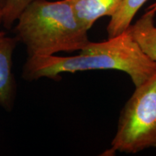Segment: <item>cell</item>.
Instances as JSON below:
<instances>
[{
	"label": "cell",
	"mask_w": 156,
	"mask_h": 156,
	"mask_svg": "<svg viewBox=\"0 0 156 156\" xmlns=\"http://www.w3.org/2000/svg\"><path fill=\"white\" fill-rule=\"evenodd\" d=\"M4 3H5V1H4V0H0V25L2 24Z\"/></svg>",
	"instance_id": "9"
},
{
	"label": "cell",
	"mask_w": 156,
	"mask_h": 156,
	"mask_svg": "<svg viewBox=\"0 0 156 156\" xmlns=\"http://www.w3.org/2000/svg\"><path fill=\"white\" fill-rule=\"evenodd\" d=\"M155 15L147 10L134 24L130 25L128 30L137 42L143 51L156 62V26Z\"/></svg>",
	"instance_id": "6"
},
{
	"label": "cell",
	"mask_w": 156,
	"mask_h": 156,
	"mask_svg": "<svg viewBox=\"0 0 156 156\" xmlns=\"http://www.w3.org/2000/svg\"><path fill=\"white\" fill-rule=\"evenodd\" d=\"M82 25L90 30L101 17H112L123 0H66Z\"/></svg>",
	"instance_id": "5"
},
{
	"label": "cell",
	"mask_w": 156,
	"mask_h": 156,
	"mask_svg": "<svg viewBox=\"0 0 156 156\" xmlns=\"http://www.w3.org/2000/svg\"><path fill=\"white\" fill-rule=\"evenodd\" d=\"M147 0H123L122 5L111 17L107 25L108 38L116 36L126 30L139 9Z\"/></svg>",
	"instance_id": "7"
},
{
	"label": "cell",
	"mask_w": 156,
	"mask_h": 156,
	"mask_svg": "<svg viewBox=\"0 0 156 156\" xmlns=\"http://www.w3.org/2000/svg\"><path fill=\"white\" fill-rule=\"evenodd\" d=\"M35 1L36 0H5L2 20L4 27L11 28L23 11Z\"/></svg>",
	"instance_id": "8"
},
{
	"label": "cell",
	"mask_w": 156,
	"mask_h": 156,
	"mask_svg": "<svg viewBox=\"0 0 156 156\" xmlns=\"http://www.w3.org/2000/svg\"><path fill=\"white\" fill-rule=\"evenodd\" d=\"M107 69L127 74L136 87L156 73V62L143 51L127 29L104 41H90L77 56H28L22 78L27 81L41 78L58 80L62 73Z\"/></svg>",
	"instance_id": "1"
},
{
	"label": "cell",
	"mask_w": 156,
	"mask_h": 156,
	"mask_svg": "<svg viewBox=\"0 0 156 156\" xmlns=\"http://www.w3.org/2000/svg\"><path fill=\"white\" fill-rule=\"evenodd\" d=\"M4 1H5V0H4Z\"/></svg>",
	"instance_id": "11"
},
{
	"label": "cell",
	"mask_w": 156,
	"mask_h": 156,
	"mask_svg": "<svg viewBox=\"0 0 156 156\" xmlns=\"http://www.w3.org/2000/svg\"><path fill=\"white\" fill-rule=\"evenodd\" d=\"M17 44L15 37L0 30V106L7 112L12 109L16 97L13 54Z\"/></svg>",
	"instance_id": "4"
},
{
	"label": "cell",
	"mask_w": 156,
	"mask_h": 156,
	"mask_svg": "<svg viewBox=\"0 0 156 156\" xmlns=\"http://www.w3.org/2000/svg\"><path fill=\"white\" fill-rule=\"evenodd\" d=\"M16 22L15 37L25 46L28 56L80 51L90 41L88 30L66 0H36Z\"/></svg>",
	"instance_id": "2"
},
{
	"label": "cell",
	"mask_w": 156,
	"mask_h": 156,
	"mask_svg": "<svg viewBox=\"0 0 156 156\" xmlns=\"http://www.w3.org/2000/svg\"><path fill=\"white\" fill-rule=\"evenodd\" d=\"M156 148V73L135 90L121 112L111 153Z\"/></svg>",
	"instance_id": "3"
},
{
	"label": "cell",
	"mask_w": 156,
	"mask_h": 156,
	"mask_svg": "<svg viewBox=\"0 0 156 156\" xmlns=\"http://www.w3.org/2000/svg\"><path fill=\"white\" fill-rule=\"evenodd\" d=\"M147 10L151 11L154 13H156V2L154 4H153V5H150L149 7H148V8L147 9Z\"/></svg>",
	"instance_id": "10"
}]
</instances>
